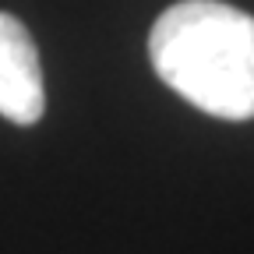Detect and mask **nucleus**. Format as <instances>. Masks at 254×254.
I'll use <instances>...</instances> for the list:
<instances>
[{"label":"nucleus","mask_w":254,"mask_h":254,"mask_svg":"<svg viewBox=\"0 0 254 254\" xmlns=\"http://www.w3.org/2000/svg\"><path fill=\"white\" fill-rule=\"evenodd\" d=\"M159 81L219 120H254V18L222 0H180L155 18Z\"/></svg>","instance_id":"f257e3e1"},{"label":"nucleus","mask_w":254,"mask_h":254,"mask_svg":"<svg viewBox=\"0 0 254 254\" xmlns=\"http://www.w3.org/2000/svg\"><path fill=\"white\" fill-rule=\"evenodd\" d=\"M43 110L46 92L39 50L14 14L0 11V117L18 127H32L43 120Z\"/></svg>","instance_id":"f03ea898"}]
</instances>
